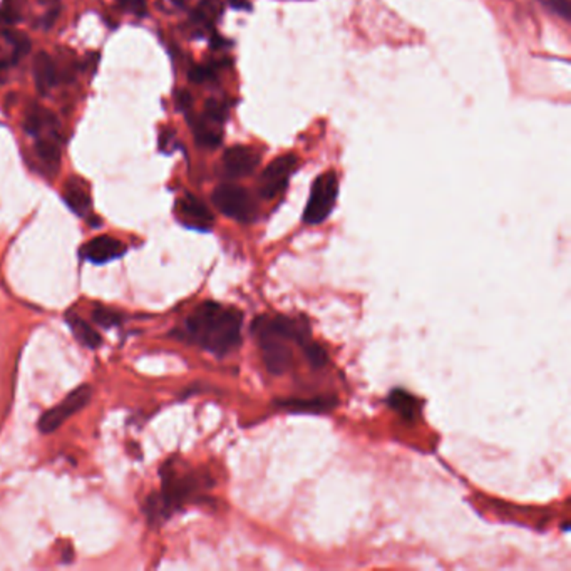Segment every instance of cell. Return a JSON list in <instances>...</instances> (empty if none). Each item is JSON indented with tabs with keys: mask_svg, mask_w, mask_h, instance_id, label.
<instances>
[{
	"mask_svg": "<svg viewBox=\"0 0 571 571\" xmlns=\"http://www.w3.org/2000/svg\"><path fill=\"white\" fill-rule=\"evenodd\" d=\"M243 314L235 307L205 302L186 318V341L225 358L242 343Z\"/></svg>",
	"mask_w": 571,
	"mask_h": 571,
	"instance_id": "cell-1",
	"label": "cell"
},
{
	"mask_svg": "<svg viewBox=\"0 0 571 571\" xmlns=\"http://www.w3.org/2000/svg\"><path fill=\"white\" fill-rule=\"evenodd\" d=\"M252 334L257 339L265 367L273 375H282L290 369V343H297L302 350L312 343L310 326L305 317L258 315L252 324Z\"/></svg>",
	"mask_w": 571,
	"mask_h": 571,
	"instance_id": "cell-2",
	"label": "cell"
},
{
	"mask_svg": "<svg viewBox=\"0 0 571 571\" xmlns=\"http://www.w3.org/2000/svg\"><path fill=\"white\" fill-rule=\"evenodd\" d=\"M339 197V178L335 172L322 173L312 185L309 203L303 212L305 225H320L329 218Z\"/></svg>",
	"mask_w": 571,
	"mask_h": 571,
	"instance_id": "cell-3",
	"label": "cell"
},
{
	"mask_svg": "<svg viewBox=\"0 0 571 571\" xmlns=\"http://www.w3.org/2000/svg\"><path fill=\"white\" fill-rule=\"evenodd\" d=\"M212 200L221 213L240 223H252L257 218V203L242 186L223 183L214 189Z\"/></svg>",
	"mask_w": 571,
	"mask_h": 571,
	"instance_id": "cell-4",
	"label": "cell"
},
{
	"mask_svg": "<svg viewBox=\"0 0 571 571\" xmlns=\"http://www.w3.org/2000/svg\"><path fill=\"white\" fill-rule=\"evenodd\" d=\"M297 166H299V157L292 153L273 159L258 180L260 197L265 200H273L280 193H284L290 181V176L295 173Z\"/></svg>",
	"mask_w": 571,
	"mask_h": 571,
	"instance_id": "cell-5",
	"label": "cell"
},
{
	"mask_svg": "<svg viewBox=\"0 0 571 571\" xmlns=\"http://www.w3.org/2000/svg\"><path fill=\"white\" fill-rule=\"evenodd\" d=\"M91 398H92V387L91 386H81L77 387L76 390H72L71 394H68L62 402H59L56 407L49 409L39 419L41 432L49 434V432L60 428L69 417L83 411L89 404Z\"/></svg>",
	"mask_w": 571,
	"mask_h": 571,
	"instance_id": "cell-6",
	"label": "cell"
},
{
	"mask_svg": "<svg viewBox=\"0 0 571 571\" xmlns=\"http://www.w3.org/2000/svg\"><path fill=\"white\" fill-rule=\"evenodd\" d=\"M261 161V153L252 146H231L221 157V168L225 176L238 180L253 174Z\"/></svg>",
	"mask_w": 571,
	"mask_h": 571,
	"instance_id": "cell-7",
	"label": "cell"
},
{
	"mask_svg": "<svg viewBox=\"0 0 571 571\" xmlns=\"http://www.w3.org/2000/svg\"><path fill=\"white\" fill-rule=\"evenodd\" d=\"M126 252V246L119 240H116L113 237H98L94 240L86 243L81 250V255L92 261V263H108L113 261L116 258L123 257Z\"/></svg>",
	"mask_w": 571,
	"mask_h": 571,
	"instance_id": "cell-8",
	"label": "cell"
},
{
	"mask_svg": "<svg viewBox=\"0 0 571 571\" xmlns=\"http://www.w3.org/2000/svg\"><path fill=\"white\" fill-rule=\"evenodd\" d=\"M178 213L181 216L183 223L191 229L206 231L213 225V214L208 210V206L193 195H186L185 198L180 201Z\"/></svg>",
	"mask_w": 571,
	"mask_h": 571,
	"instance_id": "cell-9",
	"label": "cell"
},
{
	"mask_svg": "<svg viewBox=\"0 0 571 571\" xmlns=\"http://www.w3.org/2000/svg\"><path fill=\"white\" fill-rule=\"evenodd\" d=\"M34 77L41 92H49L58 83L56 66L47 52H39L34 59Z\"/></svg>",
	"mask_w": 571,
	"mask_h": 571,
	"instance_id": "cell-10",
	"label": "cell"
},
{
	"mask_svg": "<svg viewBox=\"0 0 571 571\" xmlns=\"http://www.w3.org/2000/svg\"><path fill=\"white\" fill-rule=\"evenodd\" d=\"M389 406L398 413V414L413 422L415 417L419 415V409H421V402L415 399L413 394L402 390V389H394L390 394H389Z\"/></svg>",
	"mask_w": 571,
	"mask_h": 571,
	"instance_id": "cell-11",
	"label": "cell"
},
{
	"mask_svg": "<svg viewBox=\"0 0 571 571\" xmlns=\"http://www.w3.org/2000/svg\"><path fill=\"white\" fill-rule=\"evenodd\" d=\"M64 198L76 213H86L91 206V198L81 181H69L64 189Z\"/></svg>",
	"mask_w": 571,
	"mask_h": 571,
	"instance_id": "cell-12",
	"label": "cell"
},
{
	"mask_svg": "<svg viewBox=\"0 0 571 571\" xmlns=\"http://www.w3.org/2000/svg\"><path fill=\"white\" fill-rule=\"evenodd\" d=\"M335 402L332 399H326V398H318V399L314 400H280L278 406L280 407H286L288 411L292 413H327L329 409H332Z\"/></svg>",
	"mask_w": 571,
	"mask_h": 571,
	"instance_id": "cell-13",
	"label": "cell"
},
{
	"mask_svg": "<svg viewBox=\"0 0 571 571\" xmlns=\"http://www.w3.org/2000/svg\"><path fill=\"white\" fill-rule=\"evenodd\" d=\"M68 322H69L72 332H74V335H76V339L79 342L86 345V347H91V349L100 347L101 342H102L100 334L92 329L87 322H84L83 318H79L76 315H68Z\"/></svg>",
	"mask_w": 571,
	"mask_h": 571,
	"instance_id": "cell-14",
	"label": "cell"
},
{
	"mask_svg": "<svg viewBox=\"0 0 571 571\" xmlns=\"http://www.w3.org/2000/svg\"><path fill=\"white\" fill-rule=\"evenodd\" d=\"M36 151H37V157H41L47 166L58 168L60 163V149L58 144L51 140H43L36 144Z\"/></svg>",
	"mask_w": 571,
	"mask_h": 571,
	"instance_id": "cell-15",
	"label": "cell"
},
{
	"mask_svg": "<svg viewBox=\"0 0 571 571\" xmlns=\"http://www.w3.org/2000/svg\"><path fill=\"white\" fill-rule=\"evenodd\" d=\"M221 14V2L220 0H201L197 9V20L201 24H213L214 20Z\"/></svg>",
	"mask_w": 571,
	"mask_h": 571,
	"instance_id": "cell-16",
	"label": "cell"
},
{
	"mask_svg": "<svg viewBox=\"0 0 571 571\" xmlns=\"http://www.w3.org/2000/svg\"><path fill=\"white\" fill-rule=\"evenodd\" d=\"M195 134H197L198 143L203 144V146L213 148V146L220 144V141H221L220 133L210 128V126H208V121H200V123L197 125V128H195Z\"/></svg>",
	"mask_w": 571,
	"mask_h": 571,
	"instance_id": "cell-17",
	"label": "cell"
},
{
	"mask_svg": "<svg viewBox=\"0 0 571 571\" xmlns=\"http://www.w3.org/2000/svg\"><path fill=\"white\" fill-rule=\"evenodd\" d=\"M227 106L220 101L210 100L206 101V106H205V116L206 119H210L214 125H221L227 117Z\"/></svg>",
	"mask_w": 571,
	"mask_h": 571,
	"instance_id": "cell-18",
	"label": "cell"
},
{
	"mask_svg": "<svg viewBox=\"0 0 571 571\" xmlns=\"http://www.w3.org/2000/svg\"><path fill=\"white\" fill-rule=\"evenodd\" d=\"M92 318H94V322H98L102 327H113V326H117L121 322V314H117L115 310L100 307V309H96L92 312Z\"/></svg>",
	"mask_w": 571,
	"mask_h": 571,
	"instance_id": "cell-19",
	"label": "cell"
},
{
	"mask_svg": "<svg viewBox=\"0 0 571 571\" xmlns=\"http://www.w3.org/2000/svg\"><path fill=\"white\" fill-rule=\"evenodd\" d=\"M543 5L551 11L553 14L570 20L571 19V0H542Z\"/></svg>",
	"mask_w": 571,
	"mask_h": 571,
	"instance_id": "cell-20",
	"label": "cell"
},
{
	"mask_svg": "<svg viewBox=\"0 0 571 571\" xmlns=\"http://www.w3.org/2000/svg\"><path fill=\"white\" fill-rule=\"evenodd\" d=\"M7 39H9L11 44L14 45L15 59L24 58V56L29 52V39H28L24 34H19V32H9V34H7Z\"/></svg>",
	"mask_w": 571,
	"mask_h": 571,
	"instance_id": "cell-21",
	"label": "cell"
},
{
	"mask_svg": "<svg viewBox=\"0 0 571 571\" xmlns=\"http://www.w3.org/2000/svg\"><path fill=\"white\" fill-rule=\"evenodd\" d=\"M119 4H121V7H125L126 11L138 15V17H144L148 12L146 0H119Z\"/></svg>",
	"mask_w": 571,
	"mask_h": 571,
	"instance_id": "cell-22",
	"label": "cell"
},
{
	"mask_svg": "<svg viewBox=\"0 0 571 571\" xmlns=\"http://www.w3.org/2000/svg\"><path fill=\"white\" fill-rule=\"evenodd\" d=\"M213 76V69L212 68H203V66H200V68H195L193 71L189 72V79L193 81V83H205L206 79H210Z\"/></svg>",
	"mask_w": 571,
	"mask_h": 571,
	"instance_id": "cell-23",
	"label": "cell"
},
{
	"mask_svg": "<svg viewBox=\"0 0 571 571\" xmlns=\"http://www.w3.org/2000/svg\"><path fill=\"white\" fill-rule=\"evenodd\" d=\"M15 11H12V9H5V11H2L0 12V19L5 22V24H14L15 20H17V17H15Z\"/></svg>",
	"mask_w": 571,
	"mask_h": 571,
	"instance_id": "cell-24",
	"label": "cell"
},
{
	"mask_svg": "<svg viewBox=\"0 0 571 571\" xmlns=\"http://www.w3.org/2000/svg\"><path fill=\"white\" fill-rule=\"evenodd\" d=\"M178 106H180L181 109H188V108L191 106V98H189V94H188L186 91H181V92L178 94Z\"/></svg>",
	"mask_w": 571,
	"mask_h": 571,
	"instance_id": "cell-25",
	"label": "cell"
},
{
	"mask_svg": "<svg viewBox=\"0 0 571 571\" xmlns=\"http://www.w3.org/2000/svg\"><path fill=\"white\" fill-rule=\"evenodd\" d=\"M229 5L233 9H245V11L250 9V2L248 0H229Z\"/></svg>",
	"mask_w": 571,
	"mask_h": 571,
	"instance_id": "cell-26",
	"label": "cell"
}]
</instances>
